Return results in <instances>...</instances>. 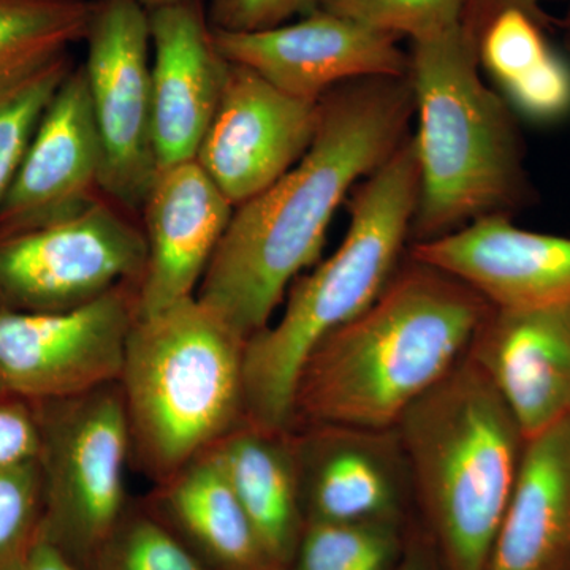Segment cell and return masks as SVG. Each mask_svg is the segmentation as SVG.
Listing matches in <instances>:
<instances>
[{
  "label": "cell",
  "instance_id": "1",
  "mask_svg": "<svg viewBox=\"0 0 570 570\" xmlns=\"http://www.w3.org/2000/svg\"><path fill=\"white\" fill-rule=\"evenodd\" d=\"M414 112L409 75L362 78L322 96L309 149L235 206L195 296L245 340L272 324L292 283L321 262L340 205L406 140Z\"/></svg>",
  "mask_w": 570,
  "mask_h": 570
},
{
  "label": "cell",
  "instance_id": "2",
  "mask_svg": "<svg viewBox=\"0 0 570 570\" xmlns=\"http://www.w3.org/2000/svg\"><path fill=\"white\" fill-rule=\"evenodd\" d=\"M490 309L463 281L407 255L376 302L307 355L291 428L392 430L468 355Z\"/></svg>",
  "mask_w": 570,
  "mask_h": 570
},
{
  "label": "cell",
  "instance_id": "3",
  "mask_svg": "<svg viewBox=\"0 0 570 570\" xmlns=\"http://www.w3.org/2000/svg\"><path fill=\"white\" fill-rule=\"evenodd\" d=\"M420 168L415 138L395 153L348 204L347 234L335 253L296 277L279 321L246 344L247 420L288 430L296 377L314 347L376 302L401 265L417 209Z\"/></svg>",
  "mask_w": 570,
  "mask_h": 570
},
{
  "label": "cell",
  "instance_id": "4",
  "mask_svg": "<svg viewBox=\"0 0 570 570\" xmlns=\"http://www.w3.org/2000/svg\"><path fill=\"white\" fill-rule=\"evenodd\" d=\"M444 570H485L523 459V431L466 355L395 426Z\"/></svg>",
  "mask_w": 570,
  "mask_h": 570
},
{
  "label": "cell",
  "instance_id": "5",
  "mask_svg": "<svg viewBox=\"0 0 570 570\" xmlns=\"http://www.w3.org/2000/svg\"><path fill=\"white\" fill-rule=\"evenodd\" d=\"M419 132L417 209L411 239L431 242L527 198L512 108L480 77L478 45L463 29L412 43Z\"/></svg>",
  "mask_w": 570,
  "mask_h": 570
},
{
  "label": "cell",
  "instance_id": "6",
  "mask_svg": "<svg viewBox=\"0 0 570 570\" xmlns=\"http://www.w3.org/2000/svg\"><path fill=\"white\" fill-rule=\"evenodd\" d=\"M246 344L197 296L138 316L118 384L132 468L153 485L247 419Z\"/></svg>",
  "mask_w": 570,
  "mask_h": 570
},
{
  "label": "cell",
  "instance_id": "7",
  "mask_svg": "<svg viewBox=\"0 0 570 570\" xmlns=\"http://www.w3.org/2000/svg\"><path fill=\"white\" fill-rule=\"evenodd\" d=\"M37 404L43 485L41 538L82 568L132 499V444L118 381Z\"/></svg>",
  "mask_w": 570,
  "mask_h": 570
},
{
  "label": "cell",
  "instance_id": "8",
  "mask_svg": "<svg viewBox=\"0 0 570 570\" xmlns=\"http://www.w3.org/2000/svg\"><path fill=\"white\" fill-rule=\"evenodd\" d=\"M138 214L107 195L59 223L0 236V311L63 313L124 283H141Z\"/></svg>",
  "mask_w": 570,
  "mask_h": 570
},
{
  "label": "cell",
  "instance_id": "9",
  "mask_svg": "<svg viewBox=\"0 0 570 570\" xmlns=\"http://www.w3.org/2000/svg\"><path fill=\"white\" fill-rule=\"evenodd\" d=\"M82 62L100 146L102 190L140 214L156 179L149 13L138 0H92Z\"/></svg>",
  "mask_w": 570,
  "mask_h": 570
},
{
  "label": "cell",
  "instance_id": "10",
  "mask_svg": "<svg viewBox=\"0 0 570 570\" xmlns=\"http://www.w3.org/2000/svg\"><path fill=\"white\" fill-rule=\"evenodd\" d=\"M138 291L124 283L63 313L0 311V390L41 403L118 381Z\"/></svg>",
  "mask_w": 570,
  "mask_h": 570
},
{
  "label": "cell",
  "instance_id": "11",
  "mask_svg": "<svg viewBox=\"0 0 570 570\" xmlns=\"http://www.w3.org/2000/svg\"><path fill=\"white\" fill-rule=\"evenodd\" d=\"M317 121L318 102L281 91L255 71L230 62L223 99L195 160L238 206L302 160Z\"/></svg>",
  "mask_w": 570,
  "mask_h": 570
},
{
  "label": "cell",
  "instance_id": "12",
  "mask_svg": "<svg viewBox=\"0 0 570 570\" xmlns=\"http://www.w3.org/2000/svg\"><path fill=\"white\" fill-rule=\"evenodd\" d=\"M306 521L397 523L414 499L396 428H291Z\"/></svg>",
  "mask_w": 570,
  "mask_h": 570
},
{
  "label": "cell",
  "instance_id": "13",
  "mask_svg": "<svg viewBox=\"0 0 570 570\" xmlns=\"http://www.w3.org/2000/svg\"><path fill=\"white\" fill-rule=\"evenodd\" d=\"M213 33L228 62L313 102L344 82L411 71V56L401 50L400 39L321 9L268 31Z\"/></svg>",
  "mask_w": 570,
  "mask_h": 570
},
{
  "label": "cell",
  "instance_id": "14",
  "mask_svg": "<svg viewBox=\"0 0 570 570\" xmlns=\"http://www.w3.org/2000/svg\"><path fill=\"white\" fill-rule=\"evenodd\" d=\"M102 146L82 63L59 86L0 206V236L45 227L102 197Z\"/></svg>",
  "mask_w": 570,
  "mask_h": 570
},
{
  "label": "cell",
  "instance_id": "15",
  "mask_svg": "<svg viewBox=\"0 0 570 570\" xmlns=\"http://www.w3.org/2000/svg\"><path fill=\"white\" fill-rule=\"evenodd\" d=\"M154 146L159 168L187 163L198 148L227 82L204 0L149 10Z\"/></svg>",
  "mask_w": 570,
  "mask_h": 570
},
{
  "label": "cell",
  "instance_id": "16",
  "mask_svg": "<svg viewBox=\"0 0 570 570\" xmlns=\"http://www.w3.org/2000/svg\"><path fill=\"white\" fill-rule=\"evenodd\" d=\"M234 209L197 160L157 170L140 212L146 266L138 316L197 295Z\"/></svg>",
  "mask_w": 570,
  "mask_h": 570
},
{
  "label": "cell",
  "instance_id": "17",
  "mask_svg": "<svg viewBox=\"0 0 570 570\" xmlns=\"http://www.w3.org/2000/svg\"><path fill=\"white\" fill-rule=\"evenodd\" d=\"M463 281L491 306L535 309L570 303V238L524 230L487 216L407 250Z\"/></svg>",
  "mask_w": 570,
  "mask_h": 570
},
{
  "label": "cell",
  "instance_id": "18",
  "mask_svg": "<svg viewBox=\"0 0 570 570\" xmlns=\"http://www.w3.org/2000/svg\"><path fill=\"white\" fill-rule=\"evenodd\" d=\"M468 355L530 439L570 419V303L491 306Z\"/></svg>",
  "mask_w": 570,
  "mask_h": 570
},
{
  "label": "cell",
  "instance_id": "19",
  "mask_svg": "<svg viewBox=\"0 0 570 570\" xmlns=\"http://www.w3.org/2000/svg\"><path fill=\"white\" fill-rule=\"evenodd\" d=\"M485 570H570V419L527 439Z\"/></svg>",
  "mask_w": 570,
  "mask_h": 570
},
{
  "label": "cell",
  "instance_id": "20",
  "mask_svg": "<svg viewBox=\"0 0 570 570\" xmlns=\"http://www.w3.org/2000/svg\"><path fill=\"white\" fill-rule=\"evenodd\" d=\"M154 515L212 570H281L212 449L142 498Z\"/></svg>",
  "mask_w": 570,
  "mask_h": 570
},
{
  "label": "cell",
  "instance_id": "21",
  "mask_svg": "<svg viewBox=\"0 0 570 570\" xmlns=\"http://www.w3.org/2000/svg\"><path fill=\"white\" fill-rule=\"evenodd\" d=\"M212 450L269 558L287 570L306 524L291 430L246 419Z\"/></svg>",
  "mask_w": 570,
  "mask_h": 570
},
{
  "label": "cell",
  "instance_id": "22",
  "mask_svg": "<svg viewBox=\"0 0 570 570\" xmlns=\"http://www.w3.org/2000/svg\"><path fill=\"white\" fill-rule=\"evenodd\" d=\"M92 0H0V96L85 41Z\"/></svg>",
  "mask_w": 570,
  "mask_h": 570
},
{
  "label": "cell",
  "instance_id": "23",
  "mask_svg": "<svg viewBox=\"0 0 570 570\" xmlns=\"http://www.w3.org/2000/svg\"><path fill=\"white\" fill-rule=\"evenodd\" d=\"M404 524L306 521L287 570H396Z\"/></svg>",
  "mask_w": 570,
  "mask_h": 570
},
{
  "label": "cell",
  "instance_id": "24",
  "mask_svg": "<svg viewBox=\"0 0 570 570\" xmlns=\"http://www.w3.org/2000/svg\"><path fill=\"white\" fill-rule=\"evenodd\" d=\"M81 570H212L146 502L130 501L121 520Z\"/></svg>",
  "mask_w": 570,
  "mask_h": 570
},
{
  "label": "cell",
  "instance_id": "25",
  "mask_svg": "<svg viewBox=\"0 0 570 570\" xmlns=\"http://www.w3.org/2000/svg\"><path fill=\"white\" fill-rule=\"evenodd\" d=\"M540 26L527 11L510 9L494 17L480 36V69L497 82L502 96L531 80L557 52Z\"/></svg>",
  "mask_w": 570,
  "mask_h": 570
},
{
  "label": "cell",
  "instance_id": "26",
  "mask_svg": "<svg viewBox=\"0 0 570 570\" xmlns=\"http://www.w3.org/2000/svg\"><path fill=\"white\" fill-rule=\"evenodd\" d=\"M77 66L71 55L0 96V206L20 171L43 112Z\"/></svg>",
  "mask_w": 570,
  "mask_h": 570
},
{
  "label": "cell",
  "instance_id": "27",
  "mask_svg": "<svg viewBox=\"0 0 570 570\" xmlns=\"http://www.w3.org/2000/svg\"><path fill=\"white\" fill-rule=\"evenodd\" d=\"M466 0H318V9L412 43L460 28Z\"/></svg>",
  "mask_w": 570,
  "mask_h": 570
},
{
  "label": "cell",
  "instance_id": "28",
  "mask_svg": "<svg viewBox=\"0 0 570 570\" xmlns=\"http://www.w3.org/2000/svg\"><path fill=\"white\" fill-rule=\"evenodd\" d=\"M43 485L39 461L0 471V570H21L41 539Z\"/></svg>",
  "mask_w": 570,
  "mask_h": 570
},
{
  "label": "cell",
  "instance_id": "29",
  "mask_svg": "<svg viewBox=\"0 0 570 570\" xmlns=\"http://www.w3.org/2000/svg\"><path fill=\"white\" fill-rule=\"evenodd\" d=\"M317 9L318 0H208L206 14L213 31L250 33L279 28Z\"/></svg>",
  "mask_w": 570,
  "mask_h": 570
},
{
  "label": "cell",
  "instance_id": "30",
  "mask_svg": "<svg viewBox=\"0 0 570 570\" xmlns=\"http://www.w3.org/2000/svg\"><path fill=\"white\" fill-rule=\"evenodd\" d=\"M41 433L37 404L0 390V471L39 461Z\"/></svg>",
  "mask_w": 570,
  "mask_h": 570
},
{
  "label": "cell",
  "instance_id": "31",
  "mask_svg": "<svg viewBox=\"0 0 570 570\" xmlns=\"http://www.w3.org/2000/svg\"><path fill=\"white\" fill-rule=\"evenodd\" d=\"M539 3L540 0H466L461 29H463L464 36L474 41L479 48L480 36L491 20L502 11L510 9L527 11L528 14L542 22L543 17L540 13Z\"/></svg>",
  "mask_w": 570,
  "mask_h": 570
},
{
  "label": "cell",
  "instance_id": "32",
  "mask_svg": "<svg viewBox=\"0 0 570 570\" xmlns=\"http://www.w3.org/2000/svg\"><path fill=\"white\" fill-rule=\"evenodd\" d=\"M396 570H444L430 539L415 534L406 542L403 557Z\"/></svg>",
  "mask_w": 570,
  "mask_h": 570
},
{
  "label": "cell",
  "instance_id": "33",
  "mask_svg": "<svg viewBox=\"0 0 570 570\" xmlns=\"http://www.w3.org/2000/svg\"><path fill=\"white\" fill-rule=\"evenodd\" d=\"M21 570H81L43 538L39 540L31 557Z\"/></svg>",
  "mask_w": 570,
  "mask_h": 570
},
{
  "label": "cell",
  "instance_id": "34",
  "mask_svg": "<svg viewBox=\"0 0 570 570\" xmlns=\"http://www.w3.org/2000/svg\"><path fill=\"white\" fill-rule=\"evenodd\" d=\"M146 10L159 9V7L170 6V3L179 2V0H138Z\"/></svg>",
  "mask_w": 570,
  "mask_h": 570
},
{
  "label": "cell",
  "instance_id": "35",
  "mask_svg": "<svg viewBox=\"0 0 570 570\" xmlns=\"http://www.w3.org/2000/svg\"><path fill=\"white\" fill-rule=\"evenodd\" d=\"M566 32H568V41H569V45H570V7H569V11H568V18H566Z\"/></svg>",
  "mask_w": 570,
  "mask_h": 570
}]
</instances>
